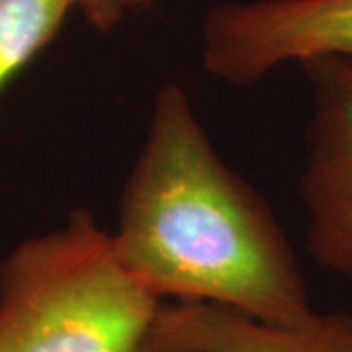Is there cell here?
<instances>
[{
    "label": "cell",
    "instance_id": "cell-1",
    "mask_svg": "<svg viewBox=\"0 0 352 352\" xmlns=\"http://www.w3.org/2000/svg\"><path fill=\"white\" fill-rule=\"evenodd\" d=\"M112 241L124 268L159 302L210 303L272 325L315 314L276 215L219 157L176 85L153 100Z\"/></svg>",
    "mask_w": 352,
    "mask_h": 352
},
{
    "label": "cell",
    "instance_id": "cell-2",
    "mask_svg": "<svg viewBox=\"0 0 352 352\" xmlns=\"http://www.w3.org/2000/svg\"><path fill=\"white\" fill-rule=\"evenodd\" d=\"M161 303L92 212L73 210L2 258L0 352H141Z\"/></svg>",
    "mask_w": 352,
    "mask_h": 352
},
{
    "label": "cell",
    "instance_id": "cell-3",
    "mask_svg": "<svg viewBox=\"0 0 352 352\" xmlns=\"http://www.w3.org/2000/svg\"><path fill=\"white\" fill-rule=\"evenodd\" d=\"M315 57L352 59V0L226 2L204 20V67L229 85L251 87Z\"/></svg>",
    "mask_w": 352,
    "mask_h": 352
},
{
    "label": "cell",
    "instance_id": "cell-4",
    "mask_svg": "<svg viewBox=\"0 0 352 352\" xmlns=\"http://www.w3.org/2000/svg\"><path fill=\"white\" fill-rule=\"evenodd\" d=\"M311 85L302 200L315 261L352 284V59L315 57L302 63Z\"/></svg>",
    "mask_w": 352,
    "mask_h": 352
},
{
    "label": "cell",
    "instance_id": "cell-5",
    "mask_svg": "<svg viewBox=\"0 0 352 352\" xmlns=\"http://www.w3.org/2000/svg\"><path fill=\"white\" fill-rule=\"evenodd\" d=\"M141 352H352V314L272 325L210 303H161Z\"/></svg>",
    "mask_w": 352,
    "mask_h": 352
},
{
    "label": "cell",
    "instance_id": "cell-6",
    "mask_svg": "<svg viewBox=\"0 0 352 352\" xmlns=\"http://www.w3.org/2000/svg\"><path fill=\"white\" fill-rule=\"evenodd\" d=\"M73 0H0V96L57 38Z\"/></svg>",
    "mask_w": 352,
    "mask_h": 352
},
{
    "label": "cell",
    "instance_id": "cell-7",
    "mask_svg": "<svg viewBox=\"0 0 352 352\" xmlns=\"http://www.w3.org/2000/svg\"><path fill=\"white\" fill-rule=\"evenodd\" d=\"M73 4L96 32L108 34L129 14L145 10L151 0H73Z\"/></svg>",
    "mask_w": 352,
    "mask_h": 352
}]
</instances>
